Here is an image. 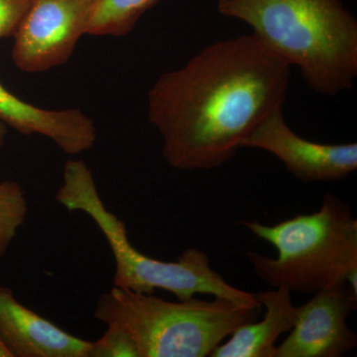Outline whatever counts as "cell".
<instances>
[{
	"mask_svg": "<svg viewBox=\"0 0 357 357\" xmlns=\"http://www.w3.org/2000/svg\"><path fill=\"white\" fill-rule=\"evenodd\" d=\"M261 310L218 297L168 302L114 286L98 300L93 317L126 330L139 357H206L239 326L257 321Z\"/></svg>",
	"mask_w": 357,
	"mask_h": 357,
	"instance_id": "cell-5",
	"label": "cell"
},
{
	"mask_svg": "<svg viewBox=\"0 0 357 357\" xmlns=\"http://www.w3.org/2000/svg\"><path fill=\"white\" fill-rule=\"evenodd\" d=\"M266 307L262 321L244 324L211 352V357H276V342L282 333L290 332L297 321L299 307L294 306L286 289L265 290L255 294Z\"/></svg>",
	"mask_w": 357,
	"mask_h": 357,
	"instance_id": "cell-11",
	"label": "cell"
},
{
	"mask_svg": "<svg viewBox=\"0 0 357 357\" xmlns=\"http://www.w3.org/2000/svg\"><path fill=\"white\" fill-rule=\"evenodd\" d=\"M290 68L252 33L215 42L161 75L148 93V119L169 165L211 170L234 158L258 124L283 109Z\"/></svg>",
	"mask_w": 357,
	"mask_h": 357,
	"instance_id": "cell-1",
	"label": "cell"
},
{
	"mask_svg": "<svg viewBox=\"0 0 357 357\" xmlns=\"http://www.w3.org/2000/svg\"><path fill=\"white\" fill-rule=\"evenodd\" d=\"M0 342L11 357H88L93 342L70 335L0 287Z\"/></svg>",
	"mask_w": 357,
	"mask_h": 357,
	"instance_id": "cell-9",
	"label": "cell"
},
{
	"mask_svg": "<svg viewBox=\"0 0 357 357\" xmlns=\"http://www.w3.org/2000/svg\"><path fill=\"white\" fill-rule=\"evenodd\" d=\"M0 121L24 135L39 134L65 154L77 155L95 146V122L82 110L41 109L14 96L0 83Z\"/></svg>",
	"mask_w": 357,
	"mask_h": 357,
	"instance_id": "cell-10",
	"label": "cell"
},
{
	"mask_svg": "<svg viewBox=\"0 0 357 357\" xmlns=\"http://www.w3.org/2000/svg\"><path fill=\"white\" fill-rule=\"evenodd\" d=\"M95 0H31L14 34V65L28 74L66 64L88 34Z\"/></svg>",
	"mask_w": 357,
	"mask_h": 357,
	"instance_id": "cell-6",
	"label": "cell"
},
{
	"mask_svg": "<svg viewBox=\"0 0 357 357\" xmlns=\"http://www.w3.org/2000/svg\"><path fill=\"white\" fill-rule=\"evenodd\" d=\"M258 238L272 244L276 258L248 251L256 275L272 288L314 294L347 281L357 293V220L351 206L326 194L311 215L273 225L243 222Z\"/></svg>",
	"mask_w": 357,
	"mask_h": 357,
	"instance_id": "cell-3",
	"label": "cell"
},
{
	"mask_svg": "<svg viewBox=\"0 0 357 357\" xmlns=\"http://www.w3.org/2000/svg\"><path fill=\"white\" fill-rule=\"evenodd\" d=\"M0 357H11V354H9L1 342H0Z\"/></svg>",
	"mask_w": 357,
	"mask_h": 357,
	"instance_id": "cell-17",
	"label": "cell"
},
{
	"mask_svg": "<svg viewBox=\"0 0 357 357\" xmlns=\"http://www.w3.org/2000/svg\"><path fill=\"white\" fill-rule=\"evenodd\" d=\"M357 307V293L347 281L314 294L299 307L290 335L277 347L276 357H340L357 345L347 319Z\"/></svg>",
	"mask_w": 357,
	"mask_h": 357,
	"instance_id": "cell-7",
	"label": "cell"
},
{
	"mask_svg": "<svg viewBox=\"0 0 357 357\" xmlns=\"http://www.w3.org/2000/svg\"><path fill=\"white\" fill-rule=\"evenodd\" d=\"M162 0H95L88 35L126 36L141 16Z\"/></svg>",
	"mask_w": 357,
	"mask_h": 357,
	"instance_id": "cell-12",
	"label": "cell"
},
{
	"mask_svg": "<svg viewBox=\"0 0 357 357\" xmlns=\"http://www.w3.org/2000/svg\"><path fill=\"white\" fill-rule=\"evenodd\" d=\"M56 201L67 211L86 213L102 230L114 256V286L149 295L161 289L180 301L192 299L197 294H208L241 306L262 307L255 294L234 287L215 272L204 251L185 249L177 261L166 262L134 248L126 225L107 210L98 194L93 172L82 160L66 162L63 184Z\"/></svg>",
	"mask_w": 357,
	"mask_h": 357,
	"instance_id": "cell-4",
	"label": "cell"
},
{
	"mask_svg": "<svg viewBox=\"0 0 357 357\" xmlns=\"http://www.w3.org/2000/svg\"><path fill=\"white\" fill-rule=\"evenodd\" d=\"M107 332L91 344L88 357H139L137 347L126 330L107 325Z\"/></svg>",
	"mask_w": 357,
	"mask_h": 357,
	"instance_id": "cell-14",
	"label": "cell"
},
{
	"mask_svg": "<svg viewBox=\"0 0 357 357\" xmlns=\"http://www.w3.org/2000/svg\"><path fill=\"white\" fill-rule=\"evenodd\" d=\"M257 148L277 157L305 183L345 178L357 169V144H321L297 135L284 119L283 109L268 115L243 140L241 148Z\"/></svg>",
	"mask_w": 357,
	"mask_h": 357,
	"instance_id": "cell-8",
	"label": "cell"
},
{
	"mask_svg": "<svg viewBox=\"0 0 357 357\" xmlns=\"http://www.w3.org/2000/svg\"><path fill=\"white\" fill-rule=\"evenodd\" d=\"M31 0H0V40L14 36Z\"/></svg>",
	"mask_w": 357,
	"mask_h": 357,
	"instance_id": "cell-15",
	"label": "cell"
},
{
	"mask_svg": "<svg viewBox=\"0 0 357 357\" xmlns=\"http://www.w3.org/2000/svg\"><path fill=\"white\" fill-rule=\"evenodd\" d=\"M220 13L248 23L263 44L301 69L326 96L351 89L357 76V21L340 0H218Z\"/></svg>",
	"mask_w": 357,
	"mask_h": 357,
	"instance_id": "cell-2",
	"label": "cell"
},
{
	"mask_svg": "<svg viewBox=\"0 0 357 357\" xmlns=\"http://www.w3.org/2000/svg\"><path fill=\"white\" fill-rule=\"evenodd\" d=\"M7 132H8L7 126L3 122L0 121V150H1L4 144H6Z\"/></svg>",
	"mask_w": 357,
	"mask_h": 357,
	"instance_id": "cell-16",
	"label": "cell"
},
{
	"mask_svg": "<svg viewBox=\"0 0 357 357\" xmlns=\"http://www.w3.org/2000/svg\"><path fill=\"white\" fill-rule=\"evenodd\" d=\"M28 202L20 183H0V258L3 257L24 225L28 215Z\"/></svg>",
	"mask_w": 357,
	"mask_h": 357,
	"instance_id": "cell-13",
	"label": "cell"
}]
</instances>
